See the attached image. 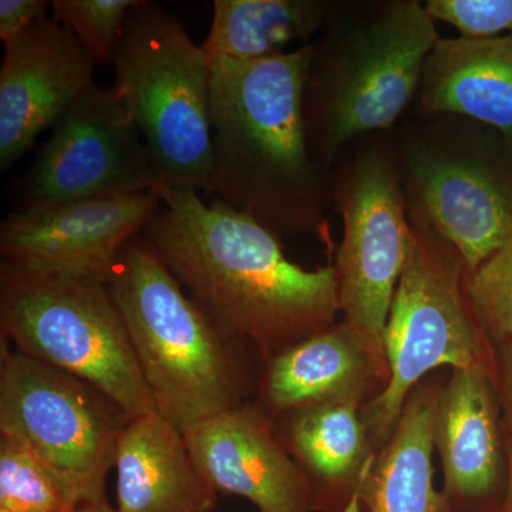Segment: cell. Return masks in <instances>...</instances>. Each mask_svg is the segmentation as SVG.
Returning <instances> with one entry per match:
<instances>
[{"mask_svg": "<svg viewBox=\"0 0 512 512\" xmlns=\"http://www.w3.org/2000/svg\"><path fill=\"white\" fill-rule=\"evenodd\" d=\"M143 237L191 301L259 365L340 320L335 266L306 269L281 237L198 191L160 195Z\"/></svg>", "mask_w": 512, "mask_h": 512, "instance_id": "1", "label": "cell"}, {"mask_svg": "<svg viewBox=\"0 0 512 512\" xmlns=\"http://www.w3.org/2000/svg\"><path fill=\"white\" fill-rule=\"evenodd\" d=\"M313 45L237 62L212 59L214 158L207 194L282 235L329 242L330 200L306 127Z\"/></svg>", "mask_w": 512, "mask_h": 512, "instance_id": "2", "label": "cell"}, {"mask_svg": "<svg viewBox=\"0 0 512 512\" xmlns=\"http://www.w3.org/2000/svg\"><path fill=\"white\" fill-rule=\"evenodd\" d=\"M106 285L161 417L184 431L254 399V355L191 301L143 234L121 249Z\"/></svg>", "mask_w": 512, "mask_h": 512, "instance_id": "3", "label": "cell"}, {"mask_svg": "<svg viewBox=\"0 0 512 512\" xmlns=\"http://www.w3.org/2000/svg\"><path fill=\"white\" fill-rule=\"evenodd\" d=\"M330 6L313 45L303 110L309 146L323 174L359 137L390 130L419 92L424 64L440 39L417 0Z\"/></svg>", "mask_w": 512, "mask_h": 512, "instance_id": "4", "label": "cell"}, {"mask_svg": "<svg viewBox=\"0 0 512 512\" xmlns=\"http://www.w3.org/2000/svg\"><path fill=\"white\" fill-rule=\"evenodd\" d=\"M114 96L160 175L164 191H207L214 158L211 62L181 20L138 0L114 52Z\"/></svg>", "mask_w": 512, "mask_h": 512, "instance_id": "5", "label": "cell"}, {"mask_svg": "<svg viewBox=\"0 0 512 512\" xmlns=\"http://www.w3.org/2000/svg\"><path fill=\"white\" fill-rule=\"evenodd\" d=\"M392 144L407 217L476 271L512 232V144L460 116H429Z\"/></svg>", "mask_w": 512, "mask_h": 512, "instance_id": "6", "label": "cell"}, {"mask_svg": "<svg viewBox=\"0 0 512 512\" xmlns=\"http://www.w3.org/2000/svg\"><path fill=\"white\" fill-rule=\"evenodd\" d=\"M410 227L409 259L384 330L389 384L362 409L379 451L393 436L410 393L431 373L450 367L494 376V348L471 308L466 264L431 229Z\"/></svg>", "mask_w": 512, "mask_h": 512, "instance_id": "7", "label": "cell"}, {"mask_svg": "<svg viewBox=\"0 0 512 512\" xmlns=\"http://www.w3.org/2000/svg\"><path fill=\"white\" fill-rule=\"evenodd\" d=\"M0 330L10 348L92 384L133 419L157 413L103 282L0 265Z\"/></svg>", "mask_w": 512, "mask_h": 512, "instance_id": "8", "label": "cell"}, {"mask_svg": "<svg viewBox=\"0 0 512 512\" xmlns=\"http://www.w3.org/2000/svg\"><path fill=\"white\" fill-rule=\"evenodd\" d=\"M330 200L343 224L333 264L340 322L362 343L389 384L384 330L412 245L392 146L375 143L356 150L333 180Z\"/></svg>", "mask_w": 512, "mask_h": 512, "instance_id": "9", "label": "cell"}, {"mask_svg": "<svg viewBox=\"0 0 512 512\" xmlns=\"http://www.w3.org/2000/svg\"><path fill=\"white\" fill-rule=\"evenodd\" d=\"M131 420L97 387L2 342L0 434L72 478L90 503L107 500V474Z\"/></svg>", "mask_w": 512, "mask_h": 512, "instance_id": "10", "label": "cell"}, {"mask_svg": "<svg viewBox=\"0 0 512 512\" xmlns=\"http://www.w3.org/2000/svg\"><path fill=\"white\" fill-rule=\"evenodd\" d=\"M137 131L113 90L90 84L37 156L26 181V208L104 195L163 194Z\"/></svg>", "mask_w": 512, "mask_h": 512, "instance_id": "11", "label": "cell"}, {"mask_svg": "<svg viewBox=\"0 0 512 512\" xmlns=\"http://www.w3.org/2000/svg\"><path fill=\"white\" fill-rule=\"evenodd\" d=\"M160 195H104L13 212L0 227L2 265L29 274L103 282L121 249L143 234Z\"/></svg>", "mask_w": 512, "mask_h": 512, "instance_id": "12", "label": "cell"}, {"mask_svg": "<svg viewBox=\"0 0 512 512\" xmlns=\"http://www.w3.org/2000/svg\"><path fill=\"white\" fill-rule=\"evenodd\" d=\"M96 60L69 29L43 18L5 45L0 67V168L9 170L93 83Z\"/></svg>", "mask_w": 512, "mask_h": 512, "instance_id": "13", "label": "cell"}, {"mask_svg": "<svg viewBox=\"0 0 512 512\" xmlns=\"http://www.w3.org/2000/svg\"><path fill=\"white\" fill-rule=\"evenodd\" d=\"M183 433L218 493L245 498L259 512H313L305 474L279 439L275 420L252 400Z\"/></svg>", "mask_w": 512, "mask_h": 512, "instance_id": "14", "label": "cell"}, {"mask_svg": "<svg viewBox=\"0 0 512 512\" xmlns=\"http://www.w3.org/2000/svg\"><path fill=\"white\" fill-rule=\"evenodd\" d=\"M443 494L453 512L500 511L507 481L503 421L494 376L451 369L441 384L433 426Z\"/></svg>", "mask_w": 512, "mask_h": 512, "instance_id": "15", "label": "cell"}, {"mask_svg": "<svg viewBox=\"0 0 512 512\" xmlns=\"http://www.w3.org/2000/svg\"><path fill=\"white\" fill-rule=\"evenodd\" d=\"M386 386L372 357L339 320L262 363L252 402L278 420L318 404L365 407Z\"/></svg>", "mask_w": 512, "mask_h": 512, "instance_id": "16", "label": "cell"}, {"mask_svg": "<svg viewBox=\"0 0 512 512\" xmlns=\"http://www.w3.org/2000/svg\"><path fill=\"white\" fill-rule=\"evenodd\" d=\"M362 409L318 404L275 420L279 439L308 480L313 512H363V493L380 451Z\"/></svg>", "mask_w": 512, "mask_h": 512, "instance_id": "17", "label": "cell"}, {"mask_svg": "<svg viewBox=\"0 0 512 512\" xmlns=\"http://www.w3.org/2000/svg\"><path fill=\"white\" fill-rule=\"evenodd\" d=\"M119 512H212L218 491L190 453L184 433L158 413L136 417L117 444Z\"/></svg>", "mask_w": 512, "mask_h": 512, "instance_id": "18", "label": "cell"}, {"mask_svg": "<svg viewBox=\"0 0 512 512\" xmlns=\"http://www.w3.org/2000/svg\"><path fill=\"white\" fill-rule=\"evenodd\" d=\"M414 101L421 116L464 117L494 128L512 144V35L440 37Z\"/></svg>", "mask_w": 512, "mask_h": 512, "instance_id": "19", "label": "cell"}, {"mask_svg": "<svg viewBox=\"0 0 512 512\" xmlns=\"http://www.w3.org/2000/svg\"><path fill=\"white\" fill-rule=\"evenodd\" d=\"M444 379L433 375L410 393L363 493V512H453L434 485V413Z\"/></svg>", "mask_w": 512, "mask_h": 512, "instance_id": "20", "label": "cell"}, {"mask_svg": "<svg viewBox=\"0 0 512 512\" xmlns=\"http://www.w3.org/2000/svg\"><path fill=\"white\" fill-rule=\"evenodd\" d=\"M202 49L208 59L252 62L286 52L323 29L330 6L320 0H215Z\"/></svg>", "mask_w": 512, "mask_h": 512, "instance_id": "21", "label": "cell"}, {"mask_svg": "<svg viewBox=\"0 0 512 512\" xmlns=\"http://www.w3.org/2000/svg\"><path fill=\"white\" fill-rule=\"evenodd\" d=\"M90 503L72 478L23 446L0 434V510L8 512H73Z\"/></svg>", "mask_w": 512, "mask_h": 512, "instance_id": "22", "label": "cell"}, {"mask_svg": "<svg viewBox=\"0 0 512 512\" xmlns=\"http://www.w3.org/2000/svg\"><path fill=\"white\" fill-rule=\"evenodd\" d=\"M468 298L491 345L512 340V232L503 245L468 274Z\"/></svg>", "mask_w": 512, "mask_h": 512, "instance_id": "23", "label": "cell"}, {"mask_svg": "<svg viewBox=\"0 0 512 512\" xmlns=\"http://www.w3.org/2000/svg\"><path fill=\"white\" fill-rule=\"evenodd\" d=\"M138 0H53V19L79 39L96 63L113 62L128 12Z\"/></svg>", "mask_w": 512, "mask_h": 512, "instance_id": "24", "label": "cell"}, {"mask_svg": "<svg viewBox=\"0 0 512 512\" xmlns=\"http://www.w3.org/2000/svg\"><path fill=\"white\" fill-rule=\"evenodd\" d=\"M424 6L431 18L448 23L466 39L512 35V0H429Z\"/></svg>", "mask_w": 512, "mask_h": 512, "instance_id": "25", "label": "cell"}, {"mask_svg": "<svg viewBox=\"0 0 512 512\" xmlns=\"http://www.w3.org/2000/svg\"><path fill=\"white\" fill-rule=\"evenodd\" d=\"M46 0H2L0 2V39L3 45L25 35L36 23L46 18Z\"/></svg>", "mask_w": 512, "mask_h": 512, "instance_id": "26", "label": "cell"}, {"mask_svg": "<svg viewBox=\"0 0 512 512\" xmlns=\"http://www.w3.org/2000/svg\"><path fill=\"white\" fill-rule=\"evenodd\" d=\"M494 348V384L500 402L505 453L512 458V340Z\"/></svg>", "mask_w": 512, "mask_h": 512, "instance_id": "27", "label": "cell"}, {"mask_svg": "<svg viewBox=\"0 0 512 512\" xmlns=\"http://www.w3.org/2000/svg\"><path fill=\"white\" fill-rule=\"evenodd\" d=\"M507 460V481H505V491L500 512H512V458H507Z\"/></svg>", "mask_w": 512, "mask_h": 512, "instance_id": "28", "label": "cell"}, {"mask_svg": "<svg viewBox=\"0 0 512 512\" xmlns=\"http://www.w3.org/2000/svg\"><path fill=\"white\" fill-rule=\"evenodd\" d=\"M73 512H119L117 508L111 507L109 501H97V503H87L80 505L76 511Z\"/></svg>", "mask_w": 512, "mask_h": 512, "instance_id": "29", "label": "cell"}, {"mask_svg": "<svg viewBox=\"0 0 512 512\" xmlns=\"http://www.w3.org/2000/svg\"><path fill=\"white\" fill-rule=\"evenodd\" d=\"M480 512H500V511H480Z\"/></svg>", "mask_w": 512, "mask_h": 512, "instance_id": "30", "label": "cell"}, {"mask_svg": "<svg viewBox=\"0 0 512 512\" xmlns=\"http://www.w3.org/2000/svg\"><path fill=\"white\" fill-rule=\"evenodd\" d=\"M0 512H8V511H3V510H0Z\"/></svg>", "mask_w": 512, "mask_h": 512, "instance_id": "31", "label": "cell"}]
</instances>
